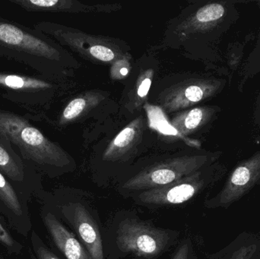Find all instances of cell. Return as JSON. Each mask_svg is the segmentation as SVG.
Returning <instances> with one entry per match:
<instances>
[{
  "label": "cell",
  "instance_id": "obj_20",
  "mask_svg": "<svg viewBox=\"0 0 260 259\" xmlns=\"http://www.w3.org/2000/svg\"><path fill=\"white\" fill-rule=\"evenodd\" d=\"M171 259H196L190 239H184L180 241Z\"/></svg>",
  "mask_w": 260,
  "mask_h": 259
},
{
  "label": "cell",
  "instance_id": "obj_19",
  "mask_svg": "<svg viewBox=\"0 0 260 259\" xmlns=\"http://www.w3.org/2000/svg\"><path fill=\"white\" fill-rule=\"evenodd\" d=\"M0 199L17 216L21 215V203L15 190L0 172Z\"/></svg>",
  "mask_w": 260,
  "mask_h": 259
},
{
  "label": "cell",
  "instance_id": "obj_6",
  "mask_svg": "<svg viewBox=\"0 0 260 259\" xmlns=\"http://www.w3.org/2000/svg\"><path fill=\"white\" fill-rule=\"evenodd\" d=\"M47 76L0 71L1 97L27 111L29 120H41L56 85Z\"/></svg>",
  "mask_w": 260,
  "mask_h": 259
},
{
  "label": "cell",
  "instance_id": "obj_25",
  "mask_svg": "<svg viewBox=\"0 0 260 259\" xmlns=\"http://www.w3.org/2000/svg\"><path fill=\"white\" fill-rule=\"evenodd\" d=\"M252 120L256 127L260 128V89L256 94L252 111Z\"/></svg>",
  "mask_w": 260,
  "mask_h": 259
},
{
  "label": "cell",
  "instance_id": "obj_10",
  "mask_svg": "<svg viewBox=\"0 0 260 259\" xmlns=\"http://www.w3.org/2000/svg\"><path fill=\"white\" fill-rule=\"evenodd\" d=\"M258 182H260V149L248 159L238 164L221 193L206 202V205L212 208L228 205Z\"/></svg>",
  "mask_w": 260,
  "mask_h": 259
},
{
  "label": "cell",
  "instance_id": "obj_13",
  "mask_svg": "<svg viewBox=\"0 0 260 259\" xmlns=\"http://www.w3.org/2000/svg\"><path fill=\"white\" fill-rule=\"evenodd\" d=\"M221 112L218 106H199L174 117L172 124L182 135H192L215 121Z\"/></svg>",
  "mask_w": 260,
  "mask_h": 259
},
{
  "label": "cell",
  "instance_id": "obj_16",
  "mask_svg": "<svg viewBox=\"0 0 260 259\" xmlns=\"http://www.w3.org/2000/svg\"><path fill=\"white\" fill-rule=\"evenodd\" d=\"M260 73V30L256 38V44L243 62L240 71V80L238 90L240 93H244V88L247 82Z\"/></svg>",
  "mask_w": 260,
  "mask_h": 259
},
{
  "label": "cell",
  "instance_id": "obj_8",
  "mask_svg": "<svg viewBox=\"0 0 260 259\" xmlns=\"http://www.w3.org/2000/svg\"><path fill=\"white\" fill-rule=\"evenodd\" d=\"M34 29L55 40L59 44L70 47L91 60L110 63L124 58V55L117 46L106 38L91 36L62 24L48 21L34 24Z\"/></svg>",
  "mask_w": 260,
  "mask_h": 259
},
{
  "label": "cell",
  "instance_id": "obj_2",
  "mask_svg": "<svg viewBox=\"0 0 260 259\" xmlns=\"http://www.w3.org/2000/svg\"><path fill=\"white\" fill-rule=\"evenodd\" d=\"M0 57L23 64L42 76L58 74L65 62L62 49L44 33L0 17Z\"/></svg>",
  "mask_w": 260,
  "mask_h": 259
},
{
  "label": "cell",
  "instance_id": "obj_15",
  "mask_svg": "<svg viewBox=\"0 0 260 259\" xmlns=\"http://www.w3.org/2000/svg\"><path fill=\"white\" fill-rule=\"evenodd\" d=\"M0 172L13 181L24 179V164L9 139L0 135Z\"/></svg>",
  "mask_w": 260,
  "mask_h": 259
},
{
  "label": "cell",
  "instance_id": "obj_24",
  "mask_svg": "<svg viewBox=\"0 0 260 259\" xmlns=\"http://www.w3.org/2000/svg\"><path fill=\"white\" fill-rule=\"evenodd\" d=\"M0 243L9 248H14L15 246V240L12 238L7 230L0 224Z\"/></svg>",
  "mask_w": 260,
  "mask_h": 259
},
{
  "label": "cell",
  "instance_id": "obj_17",
  "mask_svg": "<svg viewBox=\"0 0 260 259\" xmlns=\"http://www.w3.org/2000/svg\"><path fill=\"white\" fill-rule=\"evenodd\" d=\"M94 97H79L69 102L61 113L58 120V125L64 126L77 120L91 105Z\"/></svg>",
  "mask_w": 260,
  "mask_h": 259
},
{
  "label": "cell",
  "instance_id": "obj_5",
  "mask_svg": "<svg viewBox=\"0 0 260 259\" xmlns=\"http://www.w3.org/2000/svg\"><path fill=\"white\" fill-rule=\"evenodd\" d=\"M224 171V166L214 163L172 183L140 192L128 198L136 205L150 209L179 206L198 196Z\"/></svg>",
  "mask_w": 260,
  "mask_h": 259
},
{
  "label": "cell",
  "instance_id": "obj_14",
  "mask_svg": "<svg viewBox=\"0 0 260 259\" xmlns=\"http://www.w3.org/2000/svg\"><path fill=\"white\" fill-rule=\"evenodd\" d=\"M140 123L139 120H135L114 138L104 153L105 161H118L129 152L139 137Z\"/></svg>",
  "mask_w": 260,
  "mask_h": 259
},
{
  "label": "cell",
  "instance_id": "obj_18",
  "mask_svg": "<svg viewBox=\"0 0 260 259\" xmlns=\"http://www.w3.org/2000/svg\"><path fill=\"white\" fill-rule=\"evenodd\" d=\"M251 38V36H247L245 38V41L243 44L241 43H232L229 44L228 47L226 55H224V63L227 68L228 73H229V83L230 85L232 82V78L235 75V71L242 65L243 57L244 56V50H245V45L247 44L248 39Z\"/></svg>",
  "mask_w": 260,
  "mask_h": 259
},
{
  "label": "cell",
  "instance_id": "obj_1",
  "mask_svg": "<svg viewBox=\"0 0 260 259\" xmlns=\"http://www.w3.org/2000/svg\"><path fill=\"white\" fill-rule=\"evenodd\" d=\"M105 237L106 255L140 259H157L180 243L178 231L159 228L126 211L114 216Z\"/></svg>",
  "mask_w": 260,
  "mask_h": 259
},
{
  "label": "cell",
  "instance_id": "obj_7",
  "mask_svg": "<svg viewBox=\"0 0 260 259\" xmlns=\"http://www.w3.org/2000/svg\"><path fill=\"white\" fill-rule=\"evenodd\" d=\"M58 209L91 259H106L100 217L88 194L79 191L59 205Z\"/></svg>",
  "mask_w": 260,
  "mask_h": 259
},
{
  "label": "cell",
  "instance_id": "obj_3",
  "mask_svg": "<svg viewBox=\"0 0 260 259\" xmlns=\"http://www.w3.org/2000/svg\"><path fill=\"white\" fill-rule=\"evenodd\" d=\"M0 135L19 150L21 157L46 170L71 171V157L33 126L26 116L0 108Z\"/></svg>",
  "mask_w": 260,
  "mask_h": 259
},
{
  "label": "cell",
  "instance_id": "obj_26",
  "mask_svg": "<svg viewBox=\"0 0 260 259\" xmlns=\"http://www.w3.org/2000/svg\"><path fill=\"white\" fill-rule=\"evenodd\" d=\"M256 5L260 8V1L256 2Z\"/></svg>",
  "mask_w": 260,
  "mask_h": 259
},
{
  "label": "cell",
  "instance_id": "obj_9",
  "mask_svg": "<svg viewBox=\"0 0 260 259\" xmlns=\"http://www.w3.org/2000/svg\"><path fill=\"white\" fill-rule=\"evenodd\" d=\"M227 84L229 83L226 78L197 76L170 93L165 106L170 111L185 109L218 95L224 91Z\"/></svg>",
  "mask_w": 260,
  "mask_h": 259
},
{
  "label": "cell",
  "instance_id": "obj_23",
  "mask_svg": "<svg viewBox=\"0 0 260 259\" xmlns=\"http://www.w3.org/2000/svg\"><path fill=\"white\" fill-rule=\"evenodd\" d=\"M151 85V73H145L139 82L137 88V95L139 98H145L148 95Z\"/></svg>",
  "mask_w": 260,
  "mask_h": 259
},
{
  "label": "cell",
  "instance_id": "obj_22",
  "mask_svg": "<svg viewBox=\"0 0 260 259\" xmlns=\"http://www.w3.org/2000/svg\"><path fill=\"white\" fill-rule=\"evenodd\" d=\"M33 245L35 253L38 259H60L53 254L50 249H47L44 243H41L38 236L34 235Z\"/></svg>",
  "mask_w": 260,
  "mask_h": 259
},
{
  "label": "cell",
  "instance_id": "obj_21",
  "mask_svg": "<svg viewBox=\"0 0 260 259\" xmlns=\"http://www.w3.org/2000/svg\"><path fill=\"white\" fill-rule=\"evenodd\" d=\"M130 69L129 62L124 58L117 59L114 62L111 68V76L115 79H122L126 77Z\"/></svg>",
  "mask_w": 260,
  "mask_h": 259
},
{
  "label": "cell",
  "instance_id": "obj_12",
  "mask_svg": "<svg viewBox=\"0 0 260 259\" xmlns=\"http://www.w3.org/2000/svg\"><path fill=\"white\" fill-rule=\"evenodd\" d=\"M27 12H102L119 9V5H85L72 0H11Z\"/></svg>",
  "mask_w": 260,
  "mask_h": 259
},
{
  "label": "cell",
  "instance_id": "obj_11",
  "mask_svg": "<svg viewBox=\"0 0 260 259\" xmlns=\"http://www.w3.org/2000/svg\"><path fill=\"white\" fill-rule=\"evenodd\" d=\"M44 222L56 248L67 259H91L76 235L67 229L51 212L44 216Z\"/></svg>",
  "mask_w": 260,
  "mask_h": 259
},
{
  "label": "cell",
  "instance_id": "obj_4",
  "mask_svg": "<svg viewBox=\"0 0 260 259\" xmlns=\"http://www.w3.org/2000/svg\"><path fill=\"white\" fill-rule=\"evenodd\" d=\"M221 152L174 157L157 161L133 173L117 185V192L123 197L151 189L165 187L214 164Z\"/></svg>",
  "mask_w": 260,
  "mask_h": 259
}]
</instances>
